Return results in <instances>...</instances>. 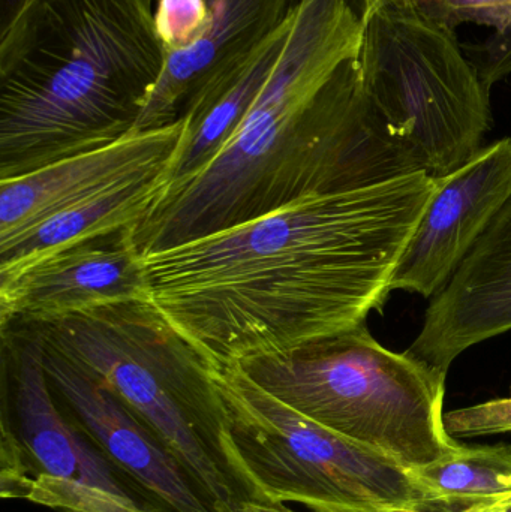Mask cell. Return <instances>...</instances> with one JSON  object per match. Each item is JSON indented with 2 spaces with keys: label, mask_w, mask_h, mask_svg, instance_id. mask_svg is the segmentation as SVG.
<instances>
[{
  "label": "cell",
  "mask_w": 511,
  "mask_h": 512,
  "mask_svg": "<svg viewBox=\"0 0 511 512\" xmlns=\"http://www.w3.org/2000/svg\"><path fill=\"white\" fill-rule=\"evenodd\" d=\"M437 179L410 173L293 201L141 255L152 304L212 367L288 354L381 310Z\"/></svg>",
  "instance_id": "obj_1"
},
{
  "label": "cell",
  "mask_w": 511,
  "mask_h": 512,
  "mask_svg": "<svg viewBox=\"0 0 511 512\" xmlns=\"http://www.w3.org/2000/svg\"><path fill=\"white\" fill-rule=\"evenodd\" d=\"M363 30L365 0H300L284 51L233 137L129 227L138 254L254 221L300 198L414 173L366 98Z\"/></svg>",
  "instance_id": "obj_2"
},
{
  "label": "cell",
  "mask_w": 511,
  "mask_h": 512,
  "mask_svg": "<svg viewBox=\"0 0 511 512\" xmlns=\"http://www.w3.org/2000/svg\"><path fill=\"white\" fill-rule=\"evenodd\" d=\"M165 59L149 0H35L0 35V179L134 131Z\"/></svg>",
  "instance_id": "obj_3"
},
{
  "label": "cell",
  "mask_w": 511,
  "mask_h": 512,
  "mask_svg": "<svg viewBox=\"0 0 511 512\" xmlns=\"http://www.w3.org/2000/svg\"><path fill=\"white\" fill-rule=\"evenodd\" d=\"M47 348L101 382L156 436L212 512L266 504L231 439L210 364L152 301L36 328Z\"/></svg>",
  "instance_id": "obj_4"
},
{
  "label": "cell",
  "mask_w": 511,
  "mask_h": 512,
  "mask_svg": "<svg viewBox=\"0 0 511 512\" xmlns=\"http://www.w3.org/2000/svg\"><path fill=\"white\" fill-rule=\"evenodd\" d=\"M239 366L294 411L405 468L461 447L444 423L447 375L384 348L366 324Z\"/></svg>",
  "instance_id": "obj_5"
},
{
  "label": "cell",
  "mask_w": 511,
  "mask_h": 512,
  "mask_svg": "<svg viewBox=\"0 0 511 512\" xmlns=\"http://www.w3.org/2000/svg\"><path fill=\"white\" fill-rule=\"evenodd\" d=\"M359 63L372 111L414 173L441 179L482 149L489 90L455 30L416 3L380 0L365 17Z\"/></svg>",
  "instance_id": "obj_6"
},
{
  "label": "cell",
  "mask_w": 511,
  "mask_h": 512,
  "mask_svg": "<svg viewBox=\"0 0 511 512\" xmlns=\"http://www.w3.org/2000/svg\"><path fill=\"white\" fill-rule=\"evenodd\" d=\"M231 439L269 504L312 512H431L411 471L338 435L252 381L239 364L210 366Z\"/></svg>",
  "instance_id": "obj_7"
},
{
  "label": "cell",
  "mask_w": 511,
  "mask_h": 512,
  "mask_svg": "<svg viewBox=\"0 0 511 512\" xmlns=\"http://www.w3.org/2000/svg\"><path fill=\"white\" fill-rule=\"evenodd\" d=\"M41 334L12 358L0 418V496L53 512H155L60 409Z\"/></svg>",
  "instance_id": "obj_8"
},
{
  "label": "cell",
  "mask_w": 511,
  "mask_h": 512,
  "mask_svg": "<svg viewBox=\"0 0 511 512\" xmlns=\"http://www.w3.org/2000/svg\"><path fill=\"white\" fill-rule=\"evenodd\" d=\"M511 198V138L482 147L437 179L390 289L434 297Z\"/></svg>",
  "instance_id": "obj_9"
},
{
  "label": "cell",
  "mask_w": 511,
  "mask_h": 512,
  "mask_svg": "<svg viewBox=\"0 0 511 512\" xmlns=\"http://www.w3.org/2000/svg\"><path fill=\"white\" fill-rule=\"evenodd\" d=\"M44 366L66 417L153 511L212 512L179 462L119 397L47 345Z\"/></svg>",
  "instance_id": "obj_10"
},
{
  "label": "cell",
  "mask_w": 511,
  "mask_h": 512,
  "mask_svg": "<svg viewBox=\"0 0 511 512\" xmlns=\"http://www.w3.org/2000/svg\"><path fill=\"white\" fill-rule=\"evenodd\" d=\"M152 301L129 228L72 246L0 283V321L53 324L116 304Z\"/></svg>",
  "instance_id": "obj_11"
},
{
  "label": "cell",
  "mask_w": 511,
  "mask_h": 512,
  "mask_svg": "<svg viewBox=\"0 0 511 512\" xmlns=\"http://www.w3.org/2000/svg\"><path fill=\"white\" fill-rule=\"evenodd\" d=\"M185 117L162 128L132 131L120 140L54 162L24 176L0 179V248L45 219L129 177L174 164Z\"/></svg>",
  "instance_id": "obj_12"
},
{
  "label": "cell",
  "mask_w": 511,
  "mask_h": 512,
  "mask_svg": "<svg viewBox=\"0 0 511 512\" xmlns=\"http://www.w3.org/2000/svg\"><path fill=\"white\" fill-rule=\"evenodd\" d=\"M511 330V198L434 295L408 354L447 375L471 346Z\"/></svg>",
  "instance_id": "obj_13"
},
{
  "label": "cell",
  "mask_w": 511,
  "mask_h": 512,
  "mask_svg": "<svg viewBox=\"0 0 511 512\" xmlns=\"http://www.w3.org/2000/svg\"><path fill=\"white\" fill-rule=\"evenodd\" d=\"M209 27L194 47L168 53L134 131L162 128L189 102L242 65L296 14L300 0H206Z\"/></svg>",
  "instance_id": "obj_14"
},
{
  "label": "cell",
  "mask_w": 511,
  "mask_h": 512,
  "mask_svg": "<svg viewBox=\"0 0 511 512\" xmlns=\"http://www.w3.org/2000/svg\"><path fill=\"white\" fill-rule=\"evenodd\" d=\"M174 164L129 177L42 221L0 248V283L72 246L134 227L164 194Z\"/></svg>",
  "instance_id": "obj_15"
},
{
  "label": "cell",
  "mask_w": 511,
  "mask_h": 512,
  "mask_svg": "<svg viewBox=\"0 0 511 512\" xmlns=\"http://www.w3.org/2000/svg\"><path fill=\"white\" fill-rule=\"evenodd\" d=\"M293 21L294 17L242 65L201 90L189 102L182 114L188 126L168 186L200 171L233 137L272 75Z\"/></svg>",
  "instance_id": "obj_16"
},
{
  "label": "cell",
  "mask_w": 511,
  "mask_h": 512,
  "mask_svg": "<svg viewBox=\"0 0 511 512\" xmlns=\"http://www.w3.org/2000/svg\"><path fill=\"white\" fill-rule=\"evenodd\" d=\"M431 512L482 510L511 499V447H465L410 469Z\"/></svg>",
  "instance_id": "obj_17"
},
{
  "label": "cell",
  "mask_w": 511,
  "mask_h": 512,
  "mask_svg": "<svg viewBox=\"0 0 511 512\" xmlns=\"http://www.w3.org/2000/svg\"><path fill=\"white\" fill-rule=\"evenodd\" d=\"M153 12L155 29L165 54L194 47L209 27L206 0H158Z\"/></svg>",
  "instance_id": "obj_18"
},
{
  "label": "cell",
  "mask_w": 511,
  "mask_h": 512,
  "mask_svg": "<svg viewBox=\"0 0 511 512\" xmlns=\"http://www.w3.org/2000/svg\"><path fill=\"white\" fill-rule=\"evenodd\" d=\"M414 3L432 20L452 30L467 23L492 27L497 33L511 30V0H416Z\"/></svg>",
  "instance_id": "obj_19"
},
{
  "label": "cell",
  "mask_w": 511,
  "mask_h": 512,
  "mask_svg": "<svg viewBox=\"0 0 511 512\" xmlns=\"http://www.w3.org/2000/svg\"><path fill=\"white\" fill-rule=\"evenodd\" d=\"M444 423L453 438L511 433V397L455 409L444 414Z\"/></svg>",
  "instance_id": "obj_20"
},
{
  "label": "cell",
  "mask_w": 511,
  "mask_h": 512,
  "mask_svg": "<svg viewBox=\"0 0 511 512\" xmlns=\"http://www.w3.org/2000/svg\"><path fill=\"white\" fill-rule=\"evenodd\" d=\"M477 59H470L488 90L495 81L511 72V30L495 33L483 47L476 48Z\"/></svg>",
  "instance_id": "obj_21"
},
{
  "label": "cell",
  "mask_w": 511,
  "mask_h": 512,
  "mask_svg": "<svg viewBox=\"0 0 511 512\" xmlns=\"http://www.w3.org/2000/svg\"><path fill=\"white\" fill-rule=\"evenodd\" d=\"M33 2L35 0H0V35L5 33Z\"/></svg>",
  "instance_id": "obj_22"
},
{
  "label": "cell",
  "mask_w": 511,
  "mask_h": 512,
  "mask_svg": "<svg viewBox=\"0 0 511 512\" xmlns=\"http://www.w3.org/2000/svg\"><path fill=\"white\" fill-rule=\"evenodd\" d=\"M245 512H300L287 507L285 504H249L245 507Z\"/></svg>",
  "instance_id": "obj_23"
},
{
  "label": "cell",
  "mask_w": 511,
  "mask_h": 512,
  "mask_svg": "<svg viewBox=\"0 0 511 512\" xmlns=\"http://www.w3.org/2000/svg\"><path fill=\"white\" fill-rule=\"evenodd\" d=\"M473 512H511V499L500 502V504L492 505V507L482 508Z\"/></svg>",
  "instance_id": "obj_24"
},
{
  "label": "cell",
  "mask_w": 511,
  "mask_h": 512,
  "mask_svg": "<svg viewBox=\"0 0 511 512\" xmlns=\"http://www.w3.org/2000/svg\"><path fill=\"white\" fill-rule=\"evenodd\" d=\"M395 2H416V0H395Z\"/></svg>",
  "instance_id": "obj_25"
},
{
  "label": "cell",
  "mask_w": 511,
  "mask_h": 512,
  "mask_svg": "<svg viewBox=\"0 0 511 512\" xmlns=\"http://www.w3.org/2000/svg\"><path fill=\"white\" fill-rule=\"evenodd\" d=\"M149 2H153V0H149ZM156 2H158V0H156Z\"/></svg>",
  "instance_id": "obj_26"
}]
</instances>
